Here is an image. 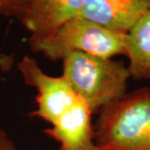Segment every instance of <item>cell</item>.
<instances>
[{
  "label": "cell",
  "mask_w": 150,
  "mask_h": 150,
  "mask_svg": "<svg viewBox=\"0 0 150 150\" xmlns=\"http://www.w3.org/2000/svg\"><path fill=\"white\" fill-rule=\"evenodd\" d=\"M85 0H28L20 23L31 37L51 35L64 23L80 15Z\"/></svg>",
  "instance_id": "7"
},
{
  "label": "cell",
  "mask_w": 150,
  "mask_h": 150,
  "mask_svg": "<svg viewBox=\"0 0 150 150\" xmlns=\"http://www.w3.org/2000/svg\"><path fill=\"white\" fill-rule=\"evenodd\" d=\"M93 130L98 150H150L149 87L101 108Z\"/></svg>",
  "instance_id": "1"
},
{
  "label": "cell",
  "mask_w": 150,
  "mask_h": 150,
  "mask_svg": "<svg viewBox=\"0 0 150 150\" xmlns=\"http://www.w3.org/2000/svg\"><path fill=\"white\" fill-rule=\"evenodd\" d=\"M62 75L93 113L121 98L130 78L122 61L83 52L70 53L63 59Z\"/></svg>",
  "instance_id": "2"
},
{
  "label": "cell",
  "mask_w": 150,
  "mask_h": 150,
  "mask_svg": "<svg viewBox=\"0 0 150 150\" xmlns=\"http://www.w3.org/2000/svg\"><path fill=\"white\" fill-rule=\"evenodd\" d=\"M126 48L130 78L150 81V7L127 33Z\"/></svg>",
  "instance_id": "8"
},
{
  "label": "cell",
  "mask_w": 150,
  "mask_h": 150,
  "mask_svg": "<svg viewBox=\"0 0 150 150\" xmlns=\"http://www.w3.org/2000/svg\"><path fill=\"white\" fill-rule=\"evenodd\" d=\"M93 112L81 99L43 133L59 144L58 150H98L94 143Z\"/></svg>",
  "instance_id": "5"
},
{
  "label": "cell",
  "mask_w": 150,
  "mask_h": 150,
  "mask_svg": "<svg viewBox=\"0 0 150 150\" xmlns=\"http://www.w3.org/2000/svg\"><path fill=\"white\" fill-rule=\"evenodd\" d=\"M0 150H18L4 130L0 129Z\"/></svg>",
  "instance_id": "10"
},
{
  "label": "cell",
  "mask_w": 150,
  "mask_h": 150,
  "mask_svg": "<svg viewBox=\"0 0 150 150\" xmlns=\"http://www.w3.org/2000/svg\"><path fill=\"white\" fill-rule=\"evenodd\" d=\"M149 7L150 0H85L79 16L108 29L128 33Z\"/></svg>",
  "instance_id": "6"
},
{
  "label": "cell",
  "mask_w": 150,
  "mask_h": 150,
  "mask_svg": "<svg viewBox=\"0 0 150 150\" xmlns=\"http://www.w3.org/2000/svg\"><path fill=\"white\" fill-rule=\"evenodd\" d=\"M28 0H0V15L13 17L20 21Z\"/></svg>",
  "instance_id": "9"
},
{
  "label": "cell",
  "mask_w": 150,
  "mask_h": 150,
  "mask_svg": "<svg viewBox=\"0 0 150 150\" xmlns=\"http://www.w3.org/2000/svg\"><path fill=\"white\" fill-rule=\"evenodd\" d=\"M127 33L108 29L77 16L64 23L51 35L30 37L28 44L33 53L43 54L51 61L63 60L73 52H83L112 59L127 55Z\"/></svg>",
  "instance_id": "3"
},
{
  "label": "cell",
  "mask_w": 150,
  "mask_h": 150,
  "mask_svg": "<svg viewBox=\"0 0 150 150\" xmlns=\"http://www.w3.org/2000/svg\"><path fill=\"white\" fill-rule=\"evenodd\" d=\"M18 69L24 83L37 90V109L29 112V116L53 124L65 111L81 100L63 75L53 77L47 74L32 57L23 56L18 64Z\"/></svg>",
  "instance_id": "4"
}]
</instances>
